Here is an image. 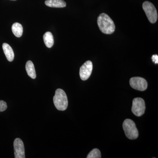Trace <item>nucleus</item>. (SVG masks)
<instances>
[{
	"label": "nucleus",
	"mask_w": 158,
	"mask_h": 158,
	"mask_svg": "<svg viewBox=\"0 0 158 158\" xmlns=\"http://www.w3.org/2000/svg\"><path fill=\"white\" fill-rule=\"evenodd\" d=\"M97 23L99 28L103 34H112L115 31V26L113 20L106 13H102L99 15Z\"/></svg>",
	"instance_id": "obj_1"
},
{
	"label": "nucleus",
	"mask_w": 158,
	"mask_h": 158,
	"mask_svg": "<svg viewBox=\"0 0 158 158\" xmlns=\"http://www.w3.org/2000/svg\"><path fill=\"white\" fill-rule=\"evenodd\" d=\"M55 107L59 111H64L68 107V101L67 95L65 91L61 89L56 90L53 97Z\"/></svg>",
	"instance_id": "obj_2"
},
{
	"label": "nucleus",
	"mask_w": 158,
	"mask_h": 158,
	"mask_svg": "<svg viewBox=\"0 0 158 158\" xmlns=\"http://www.w3.org/2000/svg\"><path fill=\"white\" fill-rule=\"evenodd\" d=\"M123 127L126 136L128 139L134 140L138 138V130L135 122L131 119H125L123 122Z\"/></svg>",
	"instance_id": "obj_3"
},
{
	"label": "nucleus",
	"mask_w": 158,
	"mask_h": 158,
	"mask_svg": "<svg viewBox=\"0 0 158 158\" xmlns=\"http://www.w3.org/2000/svg\"><path fill=\"white\" fill-rule=\"evenodd\" d=\"M142 7L150 22L155 23L158 19L157 12L155 6L150 2L146 1L143 3Z\"/></svg>",
	"instance_id": "obj_4"
},
{
	"label": "nucleus",
	"mask_w": 158,
	"mask_h": 158,
	"mask_svg": "<svg viewBox=\"0 0 158 158\" xmlns=\"http://www.w3.org/2000/svg\"><path fill=\"white\" fill-rule=\"evenodd\" d=\"M145 110V102L141 98H136L133 100L132 112L137 116H141L144 114Z\"/></svg>",
	"instance_id": "obj_5"
},
{
	"label": "nucleus",
	"mask_w": 158,
	"mask_h": 158,
	"mask_svg": "<svg viewBox=\"0 0 158 158\" xmlns=\"http://www.w3.org/2000/svg\"><path fill=\"white\" fill-rule=\"evenodd\" d=\"M130 84L133 89L144 91L147 88V81L144 78L140 77H134L130 80Z\"/></svg>",
	"instance_id": "obj_6"
},
{
	"label": "nucleus",
	"mask_w": 158,
	"mask_h": 158,
	"mask_svg": "<svg viewBox=\"0 0 158 158\" xmlns=\"http://www.w3.org/2000/svg\"><path fill=\"white\" fill-rule=\"evenodd\" d=\"M93 64L90 61H87L81 66L80 70V76L83 81L88 80L92 73Z\"/></svg>",
	"instance_id": "obj_7"
},
{
	"label": "nucleus",
	"mask_w": 158,
	"mask_h": 158,
	"mask_svg": "<svg viewBox=\"0 0 158 158\" xmlns=\"http://www.w3.org/2000/svg\"><path fill=\"white\" fill-rule=\"evenodd\" d=\"M14 154L15 158H25V148L22 140L19 138L15 140L14 142Z\"/></svg>",
	"instance_id": "obj_8"
},
{
	"label": "nucleus",
	"mask_w": 158,
	"mask_h": 158,
	"mask_svg": "<svg viewBox=\"0 0 158 158\" xmlns=\"http://www.w3.org/2000/svg\"><path fill=\"white\" fill-rule=\"evenodd\" d=\"M2 48L7 60L9 62H12L14 59V53L11 47L8 44L5 43L3 44Z\"/></svg>",
	"instance_id": "obj_9"
},
{
	"label": "nucleus",
	"mask_w": 158,
	"mask_h": 158,
	"mask_svg": "<svg viewBox=\"0 0 158 158\" xmlns=\"http://www.w3.org/2000/svg\"><path fill=\"white\" fill-rule=\"evenodd\" d=\"M45 4L52 8H64L66 6V3L63 0H46Z\"/></svg>",
	"instance_id": "obj_10"
},
{
	"label": "nucleus",
	"mask_w": 158,
	"mask_h": 158,
	"mask_svg": "<svg viewBox=\"0 0 158 158\" xmlns=\"http://www.w3.org/2000/svg\"><path fill=\"white\" fill-rule=\"evenodd\" d=\"M26 69L27 73L31 78L34 79L36 78V71L33 62L31 61L27 62L26 65Z\"/></svg>",
	"instance_id": "obj_11"
},
{
	"label": "nucleus",
	"mask_w": 158,
	"mask_h": 158,
	"mask_svg": "<svg viewBox=\"0 0 158 158\" xmlns=\"http://www.w3.org/2000/svg\"><path fill=\"white\" fill-rule=\"evenodd\" d=\"M44 41L45 45L48 48H51L54 43V37L50 32H46L43 36Z\"/></svg>",
	"instance_id": "obj_12"
},
{
	"label": "nucleus",
	"mask_w": 158,
	"mask_h": 158,
	"mask_svg": "<svg viewBox=\"0 0 158 158\" xmlns=\"http://www.w3.org/2000/svg\"><path fill=\"white\" fill-rule=\"evenodd\" d=\"M12 31L13 34L17 37H21L23 33V27L22 25L18 23H15L12 26Z\"/></svg>",
	"instance_id": "obj_13"
},
{
	"label": "nucleus",
	"mask_w": 158,
	"mask_h": 158,
	"mask_svg": "<svg viewBox=\"0 0 158 158\" xmlns=\"http://www.w3.org/2000/svg\"><path fill=\"white\" fill-rule=\"evenodd\" d=\"M87 158H101V154L99 150L94 148L90 151L87 157Z\"/></svg>",
	"instance_id": "obj_14"
},
{
	"label": "nucleus",
	"mask_w": 158,
	"mask_h": 158,
	"mask_svg": "<svg viewBox=\"0 0 158 158\" xmlns=\"http://www.w3.org/2000/svg\"><path fill=\"white\" fill-rule=\"evenodd\" d=\"M7 109V105L6 102L0 100V112H4Z\"/></svg>",
	"instance_id": "obj_15"
},
{
	"label": "nucleus",
	"mask_w": 158,
	"mask_h": 158,
	"mask_svg": "<svg viewBox=\"0 0 158 158\" xmlns=\"http://www.w3.org/2000/svg\"><path fill=\"white\" fill-rule=\"evenodd\" d=\"M152 62H154L155 64L158 63V56L157 55H154L152 57Z\"/></svg>",
	"instance_id": "obj_16"
},
{
	"label": "nucleus",
	"mask_w": 158,
	"mask_h": 158,
	"mask_svg": "<svg viewBox=\"0 0 158 158\" xmlns=\"http://www.w3.org/2000/svg\"><path fill=\"white\" fill-rule=\"evenodd\" d=\"M11 1H16V0H11Z\"/></svg>",
	"instance_id": "obj_17"
}]
</instances>
